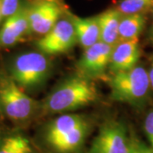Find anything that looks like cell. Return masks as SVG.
Masks as SVG:
<instances>
[{
  "label": "cell",
  "mask_w": 153,
  "mask_h": 153,
  "mask_svg": "<svg viewBox=\"0 0 153 153\" xmlns=\"http://www.w3.org/2000/svg\"><path fill=\"white\" fill-rule=\"evenodd\" d=\"M98 97L93 81L77 74L55 87L43 100L40 107L46 113L67 112L93 104Z\"/></svg>",
  "instance_id": "obj_1"
},
{
  "label": "cell",
  "mask_w": 153,
  "mask_h": 153,
  "mask_svg": "<svg viewBox=\"0 0 153 153\" xmlns=\"http://www.w3.org/2000/svg\"><path fill=\"white\" fill-rule=\"evenodd\" d=\"M90 130V124L77 114H63L46 127L44 138L56 152L73 153L82 147Z\"/></svg>",
  "instance_id": "obj_2"
},
{
  "label": "cell",
  "mask_w": 153,
  "mask_h": 153,
  "mask_svg": "<svg viewBox=\"0 0 153 153\" xmlns=\"http://www.w3.org/2000/svg\"><path fill=\"white\" fill-rule=\"evenodd\" d=\"M107 81L112 100L134 107H141L146 103L152 89L147 70L139 65L128 71L112 73Z\"/></svg>",
  "instance_id": "obj_3"
},
{
  "label": "cell",
  "mask_w": 153,
  "mask_h": 153,
  "mask_svg": "<svg viewBox=\"0 0 153 153\" xmlns=\"http://www.w3.org/2000/svg\"><path fill=\"white\" fill-rule=\"evenodd\" d=\"M51 62L42 52L30 51L17 55L10 66V76L25 89H34L46 82L51 72Z\"/></svg>",
  "instance_id": "obj_4"
},
{
  "label": "cell",
  "mask_w": 153,
  "mask_h": 153,
  "mask_svg": "<svg viewBox=\"0 0 153 153\" xmlns=\"http://www.w3.org/2000/svg\"><path fill=\"white\" fill-rule=\"evenodd\" d=\"M38 102L25 93L10 75L0 76V109L10 120L24 123L38 111Z\"/></svg>",
  "instance_id": "obj_5"
},
{
  "label": "cell",
  "mask_w": 153,
  "mask_h": 153,
  "mask_svg": "<svg viewBox=\"0 0 153 153\" xmlns=\"http://www.w3.org/2000/svg\"><path fill=\"white\" fill-rule=\"evenodd\" d=\"M131 137L123 123L105 122L94 138L89 153H131Z\"/></svg>",
  "instance_id": "obj_6"
},
{
  "label": "cell",
  "mask_w": 153,
  "mask_h": 153,
  "mask_svg": "<svg viewBox=\"0 0 153 153\" xmlns=\"http://www.w3.org/2000/svg\"><path fill=\"white\" fill-rule=\"evenodd\" d=\"M77 43L76 33L71 20H59L49 33L37 43L38 50L44 55H60L71 50Z\"/></svg>",
  "instance_id": "obj_7"
},
{
  "label": "cell",
  "mask_w": 153,
  "mask_h": 153,
  "mask_svg": "<svg viewBox=\"0 0 153 153\" xmlns=\"http://www.w3.org/2000/svg\"><path fill=\"white\" fill-rule=\"evenodd\" d=\"M112 46L100 41L84 49L76 63L77 74L93 81L101 78L109 69Z\"/></svg>",
  "instance_id": "obj_8"
},
{
  "label": "cell",
  "mask_w": 153,
  "mask_h": 153,
  "mask_svg": "<svg viewBox=\"0 0 153 153\" xmlns=\"http://www.w3.org/2000/svg\"><path fill=\"white\" fill-rule=\"evenodd\" d=\"M61 8L55 0H37L28 6L30 33L44 36L59 22Z\"/></svg>",
  "instance_id": "obj_9"
},
{
  "label": "cell",
  "mask_w": 153,
  "mask_h": 153,
  "mask_svg": "<svg viewBox=\"0 0 153 153\" xmlns=\"http://www.w3.org/2000/svg\"><path fill=\"white\" fill-rule=\"evenodd\" d=\"M30 33L28 22V6L21 5L0 28V49L11 48L19 44Z\"/></svg>",
  "instance_id": "obj_10"
},
{
  "label": "cell",
  "mask_w": 153,
  "mask_h": 153,
  "mask_svg": "<svg viewBox=\"0 0 153 153\" xmlns=\"http://www.w3.org/2000/svg\"><path fill=\"white\" fill-rule=\"evenodd\" d=\"M140 58L139 40L119 41L112 48L109 70L111 73L130 70L138 65Z\"/></svg>",
  "instance_id": "obj_11"
},
{
  "label": "cell",
  "mask_w": 153,
  "mask_h": 153,
  "mask_svg": "<svg viewBox=\"0 0 153 153\" xmlns=\"http://www.w3.org/2000/svg\"><path fill=\"white\" fill-rule=\"evenodd\" d=\"M69 19L75 29L76 41L82 46V49H88L100 41L98 16L82 18L70 15Z\"/></svg>",
  "instance_id": "obj_12"
},
{
  "label": "cell",
  "mask_w": 153,
  "mask_h": 153,
  "mask_svg": "<svg viewBox=\"0 0 153 153\" xmlns=\"http://www.w3.org/2000/svg\"><path fill=\"white\" fill-rule=\"evenodd\" d=\"M123 15L116 9H109L98 16L100 41L114 47L119 42V24Z\"/></svg>",
  "instance_id": "obj_13"
},
{
  "label": "cell",
  "mask_w": 153,
  "mask_h": 153,
  "mask_svg": "<svg viewBox=\"0 0 153 153\" xmlns=\"http://www.w3.org/2000/svg\"><path fill=\"white\" fill-rule=\"evenodd\" d=\"M146 18L145 14L123 15L119 24V41L138 40L145 29Z\"/></svg>",
  "instance_id": "obj_14"
},
{
  "label": "cell",
  "mask_w": 153,
  "mask_h": 153,
  "mask_svg": "<svg viewBox=\"0 0 153 153\" xmlns=\"http://www.w3.org/2000/svg\"><path fill=\"white\" fill-rule=\"evenodd\" d=\"M0 153H34V151L27 137L11 134L0 139Z\"/></svg>",
  "instance_id": "obj_15"
},
{
  "label": "cell",
  "mask_w": 153,
  "mask_h": 153,
  "mask_svg": "<svg viewBox=\"0 0 153 153\" xmlns=\"http://www.w3.org/2000/svg\"><path fill=\"white\" fill-rule=\"evenodd\" d=\"M153 0H120L117 6V10L122 15L145 14L152 10Z\"/></svg>",
  "instance_id": "obj_16"
},
{
  "label": "cell",
  "mask_w": 153,
  "mask_h": 153,
  "mask_svg": "<svg viewBox=\"0 0 153 153\" xmlns=\"http://www.w3.org/2000/svg\"><path fill=\"white\" fill-rule=\"evenodd\" d=\"M3 18H8L14 15L20 8V0H0Z\"/></svg>",
  "instance_id": "obj_17"
},
{
  "label": "cell",
  "mask_w": 153,
  "mask_h": 153,
  "mask_svg": "<svg viewBox=\"0 0 153 153\" xmlns=\"http://www.w3.org/2000/svg\"><path fill=\"white\" fill-rule=\"evenodd\" d=\"M144 131L150 145L149 146L153 151V110L150 111L145 117Z\"/></svg>",
  "instance_id": "obj_18"
},
{
  "label": "cell",
  "mask_w": 153,
  "mask_h": 153,
  "mask_svg": "<svg viewBox=\"0 0 153 153\" xmlns=\"http://www.w3.org/2000/svg\"><path fill=\"white\" fill-rule=\"evenodd\" d=\"M131 153H153V151L149 146L143 143L135 136H131Z\"/></svg>",
  "instance_id": "obj_19"
},
{
  "label": "cell",
  "mask_w": 153,
  "mask_h": 153,
  "mask_svg": "<svg viewBox=\"0 0 153 153\" xmlns=\"http://www.w3.org/2000/svg\"><path fill=\"white\" fill-rule=\"evenodd\" d=\"M148 71V76H149V80H150V84H151V88L153 89V58L151 61V65Z\"/></svg>",
  "instance_id": "obj_20"
},
{
  "label": "cell",
  "mask_w": 153,
  "mask_h": 153,
  "mask_svg": "<svg viewBox=\"0 0 153 153\" xmlns=\"http://www.w3.org/2000/svg\"><path fill=\"white\" fill-rule=\"evenodd\" d=\"M148 38H149V41L153 44V24L151 26V27L149 29V32H148Z\"/></svg>",
  "instance_id": "obj_21"
},
{
  "label": "cell",
  "mask_w": 153,
  "mask_h": 153,
  "mask_svg": "<svg viewBox=\"0 0 153 153\" xmlns=\"http://www.w3.org/2000/svg\"><path fill=\"white\" fill-rule=\"evenodd\" d=\"M2 19H4L3 18V15H2V10H1V2H0V22H1V20Z\"/></svg>",
  "instance_id": "obj_22"
},
{
  "label": "cell",
  "mask_w": 153,
  "mask_h": 153,
  "mask_svg": "<svg viewBox=\"0 0 153 153\" xmlns=\"http://www.w3.org/2000/svg\"><path fill=\"white\" fill-rule=\"evenodd\" d=\"M151 11H152V15H153V7H152V10H151Z\"/></svg>",
  "instance_id": "obj_23"
},
{
  "label": "cell",
  "mask_w": 153,
  "mask_h": 153,
  "mask_svg": "<svg viewBox=\"0 0 153 153\" xmlns=\"http://www.w3.org/2000/svg\"><path fill=\"white\" fill-rule=\"evenodd\" d=\"M0 111H1V109H0Z\"/></svg>",
  "instance_id": "obj_24"
}]
</instances>
